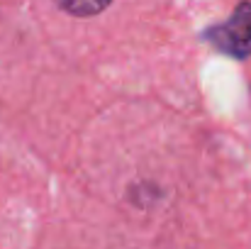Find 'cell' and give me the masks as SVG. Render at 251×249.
Here are the masks:
<instances>
[{
  "label": "cell",
  "mask_w": 251,
  "mask_h": 249,
  "mask_svg": "<svg viewBox=\"0 0 251 249\" xmlns=\"http://www.w3.org/2000/svg\"><path fill=\"white\" fill-rule=\"evenodd\" d=\"M205 39L227 56H251V2H239L232 17L205 32Z\"/></svg>",
  "instance_id": "obj_1"
},
{
  "label": "cell",
  "mask_w": 251,
  "mask_h": 249,
  "mask_svg": "<svg viewBox=\"0 0 251 249\" xmlns=\"http://www.w3.org/2000/svg\"><path fill=\"white\" fill-rule=\"evenodd\" d=\"M112 0H56V5L76 17H93L98 12H102Z\"/></svg>",
  "instance_id": "obj_2"
}]
</instances>
